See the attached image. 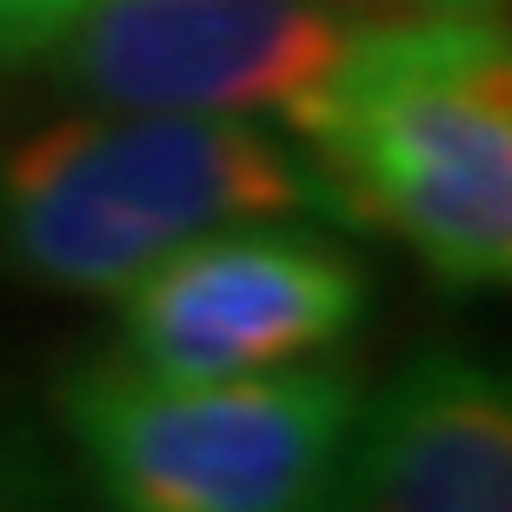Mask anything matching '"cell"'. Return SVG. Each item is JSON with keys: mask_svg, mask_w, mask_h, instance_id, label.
<instances>
[{"mask_svg": "<svg viewBox=\"0 0 512 512\" xmlns=\"http://www.w3.org/2000/svg\"><path fill=\"white\" fill-rule=\"evenodd\" d=\"M94 0H0V67L40 60Z\"/></svg>", "mask_w": 512, "mask_h": 512, "instance_id": "obj_8", "label": "cell"}, {"mask_svg": "<svg viewBox=\"0 0 512 512\" xmlns=\"http://www.w3.org/2000/svg\"><path fill=\"white\" fill-rule=\"evenodd\" d=\"M373 14L340 0H94L40 54L87 107L220 114L300 133Z\"/></svg>", "mask_w": 512, "mask_h": 512, "instance_id": "obj_5", "label": "cell"}, {"mask_svg": "<svg viewBox=\"0 0 512 512\" xmlns=\"http://www.w3.org/2000/svg\"><path fill=\"white\" fill-rule=\"evenodd\" d=\"M320 512H512V386L479 346H413L360 393Z\"/></svg>", "mask_w": 512, "mask_h": 512, "instance_id": "obj_6", "label": "cell"}, {"mask_svg": "<svg viewBox=\"0 0 512 512\" xmlns=\"http://www.w3.org/2000/svg\"><path fill=\"white\" fill-rule=\"evenodd\" d=\"M353 233H386L446 293L512 280L506 14H373L293 133Z\"/></svg>", "mask_w": 512, "mask_h": 512, "instance_id": "obj_2", "label": "cell"}, {"mask_svg": "<svg viewBox=\"0 0 512 512\" xmlns=\"http://www.w3.org/2000/svg\"><path fill=\"white\" fill-rule=\"evenodd\" d=\"M240 220L346 227L313 153L266 120L80 100L0 133V280L34 293L120 300L173 247Z\"/></svg>", "mask_w": 512, "mask_h": 512, "instance_id": "obj_1", "label": "cell"}, {"mask_svg": "<svg viewBox=\"0 0 512 512\" xmlns=\"http://www.w3.org/2000/svg\"><path fill=\"white\" fill-rule=\"evenodd\" d=\"M353 14H493L499 0H340Z\"/></svg>", "mask_w": 512, "mask_h": 512, "instance_id": "obj_9", "label": "cell"}, {"mask_svg": "<svg viewBox=\"0 0 512 512\" xmlns=\"http://www.w3.org/2000/svg\"><path fill=\"white\" fill-rule=\"evenodd\" d=\"M366 373L306 360L247 380H160L114 346L54 373L60 459L87 512H320Z\"/></svg>", "mask_w": 512, "mask_h": 512, "instance_id": "obj_3", "label": "cell"}, {"mask_svg": "<svg viewBox=\"0 0 512 512\" xmlns=\"http://www.w3.org/2000/svg\"><path fill=\"white\" fill-rule=\"evenodd\" d=\"M373 313V266L326 220L213 227L120 293L114 353L160 380H247L333 360Z\"/></svg>", "mask_w": 512, "mask_h": 512, "instance_id": "obj_4", "label": "cell"}, {"mask_svg": "<svg viewBox=\"0 0 512 512\" xmlns=\"http://www.w3.org/2000/svg\"><path fill=\"white\" fill-rule=\"evenodd\" d=\"M0 512H80L60 439L0 386Z\"/></svg>", "mask_w": 512, "mask_h": 512, "instance_id": "obj_7", "label": "cell"}]
</instances>
